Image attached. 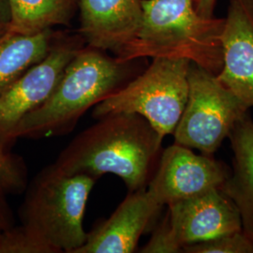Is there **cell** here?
<instances>
[{"instance_id":"6da1fadb","label":"cell","mask_w":253,"mask_h":253,"mask_svg":"<svg viewBox=\"0 0 253 253\" xmlns=\"http://www.w3.org/2000/svg\"><path fill=\"white\" fill-rule=\"evenodd\" d=\"M163 141L142 116L116 114L83 130L54 164L68 174L118 175L132 192L146 188Z\"/></svg>"},{"instance_id":"7a4b0ae2","label":"cell","mask_w":253,"mask_h":253,"mask_svg":"<svg viewBox=\"0 0 253 253\" xmlns=\"http://www.w3.org/2000/svg\"><path fill=\"white\" fill-rule=\"evenodd\" d=\"M142 18L134 37L117 58H185L217 75L222 67L224 19L204 17L194 0H142Z\"/></svg>"},{"instance_id":"3957f363","label":"cell","mask_w":253,"mask_h":253,"mask_svg":"<svg viewBox=\"0 0 253 253\" xmlns=\"http://www.w3.org/2000/svg\"><path fill=\"white\" fill-rule=\"evenodd\" d=\"M88 46L80 48L66 66L53 93L19 121L9 136L42 138L66 134L91 107L121 87L127 64Z\"/></svg>"},{"instance_id":"277c9868","label":"cell","mask_w":253,"mask_h":253,"mask_svg":"<svg viewBox=\"0 0 253 253\" xmlns=\"http://www.w3.org/2000/svg\"><path fill=\"white\" fill-rule=\"evenodd\" d=\"M96 178L68 174L54 163L27 187L19 210L23 226L57 253H75L86 241L83 219Z\"/></svg>"},{"instance_id":"5b68a950","label":"cell","mask_w":253,"mask_h":253,"mask_svg":"<svg viewBox=\"0 0 253 253\" xmlns=\"http://www.w3.org/2000/svg\"><path fill=\"white\" fill-rule=\"evenodd\" d=\"M190 64L185 58H153L144 73L95 105L93 118L137 114L163 139L172 134L188 100Z\"/></svg>"},{"instance_id":"8992f818","label":"cell","mask_w":253,"mask_h":253,"mask_svg":"<svg viewBox=\"0 0 253 253\" xmlns=\"http://www.w3.org/2000/svg\"><path fill=\"white\" fill-rule=\"evenodd\" d=\"M189 96L173 131L174 143L213 156L249 108L217 75L191 63Z\"/></svg>"},{"instance_id":"52a82bcc","label":"cell","mask_w":253,"mask_h":253,"mask_svg":"<svg viewBox=\"0 0 253 253\" xmlns=\"http://www.w3.org/2000/svg\"><path fill=\"white\" fill-rule=\"evenodd\" d=\"M229 174L226 166L211 156L197 155L189 147L174 143L163 151L146 190L164 207L221 189Z\"/></svg>"},{"instance_id":"ba28073f","label":"cell","mask_w":253,"mask_h":253,"mask_svg":"<svg viewBox=\"0 0 253 253\" xmlns=\"http://www.w3.org/2000/svg\"><path fill=\"white\" fill-rule=\"evenodd\" d=\"M164 221L178 252L220 235L242 231L239 212L221 189L180 200L167 206Z\"/></svg>"},{"instance_id":"9c48e42d","label":"cell","mask_w":253,"mask_h":253,"mask_svg":"<svg viewBox=\"0 0 253 253\" xmlns=\"http://www.w3.org/2000/svg\"><path fill=\"white\" fill-rule=\"evenodd\" d=\"M79 49L71 42L54 44L43 59L0 95V145H9V136L19 121L51 96L66 66Z\"/></svg>"},{"instance_id":"30bf717a","label":"cell","mask_w":253,"mask_h":253,"mask_svg":"<svg viewBox=\"0 0 253 253\" xmlns=\"http://www.w3.org/2000/svg\"><path fill=\"white\" fill-rule=\"evenodd\" d=\"M219 82L253 107V0H230L221 33Z\"/></svg>"},{"instance_id":"8fae6325","label":"cell","mask_w":253,"mask_h":253,"mask_svg":"<svg viewBox=\"0 0 253 253\" xmlns=\"http://www.w3.org/2000/svg\"><path fill=\"white\" fill-rule=\"evenodd\" d=\"M163 207L143 190L129 192L106 220L87 233L75 253H130Z\"/></svg>"},{"instance_id":"7c38bea8","label":"cell","mask_w":253,"mask_h":253,"mask_svg":"<svg viewBox=\"0 0 253 253\" xmlns=\"http://www.w3.org/2000/svg\"><path fill=\"white\" fill-rule=\"evenodd\" d=\"M142 0H78L81 34L88 46L115 54L138 30Z\"/></svg>"},{"instance_id":"4fadbf2b","label":"cell","mask_w":253,"mask_h":253,"mask_svg":"<svg viewBox=\"0 0 253 253\" xmlns=\"http://www.w3.org/2000/svg\"><path fill=\"white\" fill-rule=\"evenodd\" d=\"M228 138L234 151V169L221 190L237 208L242 231L253 240V121L249 113Z\"/></svg>"},{"instance_id":"5bb4252c","label":"cell","mask_w":253,"mask_h":253,"mask_svg":"<svg viewBox=\"0 0 253 253\" xmlns=\"http://www.w3.org/2000/svg\"><path fill=\"white\" fill-rule=\"evenodd\" d=\"M51 29L34 35L8 31L0 37V95L51 50Z\"/></svg>"},{"instance_id":"9a60e30c","label":"cell","mask_w":253,"mask_h":253,"mask_svg":"<svg viewBox=\"0 0 253 253\" xmlns=\"http://www.w3.org/2000/svg\"><path fill=\"white\" fill-rule=\"evenodd\" d=\"M9 32L34 35L69 22L78 0H8Z\"/></svg>"},{"instance_id":"2e32d148","label":"cell","mask_w":253,"mask_h":253,"mask_svg":"<svg viewBox=\"0 0 253 253\" xmlns=\"http://www.w3.org/2000/svg\"><path fill=\"white\" fill-rule=\"evenodd\" d=\"M0 253H57L23 225H13L0 233Z\"/></svg>"},{"instance_id":"e0dca14e","label":"cell","mask_w":253,"mask_h":253,"mask_svg":"<svg viewBox=\"0 0 253 253\" xmlns=\"http://www.w3.org/2000/svg\"><path fill=\"white\" fill-rule=\"evenodd\" d=\"M187 253H253V240L243 231L220 235L183 249Z\"/></svg>"},{"instance_id":"ac0fdd59","label":"cell","mask_w":253,"mask_h":253,"mask_svg":"<svg viewBox=\"0 0 253 253\" xmlns=\"http://www.w3.org/2000/svg\"><path fill=\"white\" fill-rule=\"evenodd\" d=\"M27 167L18 156L0 145V185L7 193H20L27 189Z\"/></svg>"},{"instance_id":"d6986e66","label":"cell","mask_w":253,"mask_h":253,"mask_svg":"<svg viewBox=\"0 0 253 253\" xmlns=\"http://www.w3.org/2000/svg\"><path fill=\"white\" fill-rule=\"evenodd\" d=\"M6 194V190L0 185V233L14 225V217Z\"/></svg>"},{"instance_id":"ffe728a7","label":"cell","mask_w":253,"mask_h":253,"mask_svg":"<svg viewBox=\"0 0 253 253\" xmlns=\"http://www.w3.org/2000/svg\"><path fill=\"white\" fill-rule=\"evenodd\" d=\"M10 9L8 0H0V37L9 31Z\"/></svg>"},{"instance_id":"44dd1931","label":"cell","mask_w":253,"mask_h":253,"mask_svg":"<svg viewBox=\"0 0 253 253\" xmlns=\"http://www.w3.org/2000/svg\"><path fill=\"white\" fill-rule=\"evenodd\" d=\"M217 0H194L195 9L204 17H213Z\"/></svg>"}]
</instances>
